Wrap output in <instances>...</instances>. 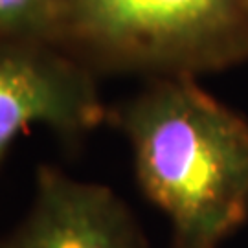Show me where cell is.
<instances>
[{
  "label": "cell",
  "mask_w": 248,
  "mask_h": 248,
  "mask_svg": "<svg viewBox=\"0 0 248 248\" xmlns=\"http://www.w3.org/2000/svg\"><path fill=\"white\" fill-rule=\"evenodd\" d=\"M143 193L171 224L169 248H219L248 219V122L187 79L124 114Z\"/></svg>",
  "instance_id": "obj_1"
},
{
  "label": "cell",
  "mask_w": 248,
  "mask_h": 248,
  "mask_svg": "<svg viewBox=\"0 0 248 248\" xmlns=\"http://www.w3.org/2000/svg\"><path fill=\"white\" fill-rule=\"evenodd\" d=\"M62 30L131 64H206L248 52V0H64Z\"/></svg>",
  "instance_id": "obj_2"
},
{
  "label": "cell",
  "mask_w": 248,
  "mask_h": 248,
  "mask_svg": "<svg viewBox=\"0 0 248 248\" xmlns=\"http://www.w3.org/2000/svg\"><path fill=\"white\" fill-rule=\"evenodd\" d=\"M101 118L96 90L74 64L35 43L0 39V164L17 136L33 125L72 136Z\"/></svg>",
  "instance_id": "obj_3"
},
{
  "label": "cell",
  "mask_w": 248,
  "mask_h": 248,
  "mask_svg": "<svg viewBox=\"0 0 248 248\" xmlns=\"http://www.w3.org/2000/svg\"><path fill=\"white\" fill-rule=\"evenodd\" d=\"M0 248H147V243L114 191L43 166L31 210Z\"/></svg>",
  "instance_id": "obj_4"
},
{
  "label": "cell",
  "mask_w": 248,
  "mask_h": 248,
  "mask_svg": "<svg viewBox=\"0 0 248 248\" xmlns=\"http://www.w3.org/2000/svg\"><path fill=\"white\" fill-rule=\"evenodd\" d=\"M64 26V0H0V39L39 43Z\"/></svg>",
  "instance_id": "obj_5"
}]
</instances>
